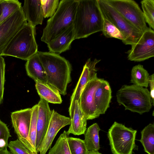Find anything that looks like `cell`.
Listing matches in <instances>:
<instances>
[{
  "mask_svg": "<svg viewBox=\"0 0 154 154\" xmlns=\"http://www.w3.org/2000/svg\"><path fill=\"white\" fill-rule=\"evenodd\" d=\"M100 80L101 79L97 78L89 81L81 95L79 105L87 120L93 119L100 116L97 112L95 104L94 95L96 89Z\"/></svg>",
  "mask_w": 154,
  "mask_h": 154,
  "instance_id": "obj_12",
  "label": "cell"
},
{
  "mask_svg": "<svg viewBox=\"0 0 154 154\" xmlns=\"http://www.w3.org/2000/svg\"><path fill=\"white\" fill-rule=\"evenodd\" d=\"M2 0H1L0 1V17L1 15V14H2V4L1 3V2H2Z\"/></svg>",
  "mask_w": 154,
  "mask_h": 154,
  "instance_id": "obj_38",
  "label": "cell"
},
{
  "mask_svg": "<svg viewBox=\"0 0 154 154\" xmlns=\"http://www.w3.org/2000/svg\"><path fill=\"white\" fill-rule=\"evenodd\" d=\"M75 39L73 24L47 44L49 52L59 54L68 50L70 48L72 42Z\"/></svg>",
  "mask_w": 154,
  "mask_h": 154,
  "instance_id": "obj_18",
  "label": "cell"
},
{
  "mask_svg": "<svg viewBox=\"0 0 154 154\" xmlns=\"http://www.w3.org/2000/svg\"><path fill=\"white\" fill-rule=\"evenodd\" d=\"M69 112L70 124L67 131L68 134L75 135L84 134L86 130L87 119L80 107L79 101L75 102L72 107L69 109Z\"/></svg>",
  "mask_w": 154,
  "mask_h": 154,
  "instance_id": "obj_16",
  "label": "cell"
},
{
  "mask_svg": "<svg viewBox=\"0 0 154 154\" xmlns=\"http://www.w3.org/2000/svg\"><path fill=\"white\" fill-rule=\"evenodd\" d=\"M97 2L102 17L112 23L122 33L123 43L131 45L137 43L143 32L123 17L105 0H97Z\"/></svg>",
  "mask_w": 154,
  "mask_h": 154,
  "instance_id": "obj_7",
  "label": "cell"
},
{
  "mask_svg": "<svg viewBox=\"0 0 154 154\" xmlns=\"http://www.w3.org/2000/svg\"><path fill=\"white\" fill-rule=\"evenodd\" d=\"M137 131L114 122L107 134L109 145L113 154H133L137 149L135 143Z\"/></svg>",
  "mask_w": 154,
  "mask_h": 154,
  "instance_id": "obj_6",
  "label": "cell"
},
{
  "mask_svg": "<svg viewBox=\"0 0 154 154\" xmlns=\"http://www.w3.org/2000/svg\"><path fill=\"white\" fill-rule=\"evenodd\" d=\"M32 108V112L29 128V137L30 141L32 145L35 149L37 133V119L38 108L37 104H35Z\"/></svg>",
  "mask_w": 154,
  "mask_h": 154,
  "instance_id": "obj_31",
  "label": "cell"
},
{
  "mask_svg": "<svg viewBox=\"0 0 154 154\" xmlns=\"http://www.w3.org/2000/svg\"><path fill=\"white\" fill-rule=\"evenodd\" d=\"M8 147L12 154H33L18 139L10 141Z\"/></svg>",
  "mask_w": 154,
  "mask_h": 154,
  "instance_id": "obj_32",
  "label": "cell"
},
{
  "mask_svg": "<svg viewBox=\"0 0 154 154\" xmlns=\"http://www.w3.org/2000/svg\"><path fill=\"white\" fill-rule=\"evenodd\" d=\"M37 53L45 69L47 83L60 94L66 95L68 85L72 81V67L69 61L57 54L38 51Z\"/></svg>",
  "mask_w": 154,
  "mask_h": 154,
  "instance_id": "obj_1",
  "label": "cell"
},
{
  "mask_svg": "<svg viewBox=\"0 0 154 154\" xmlns=\"http://www.w3.org/2000/svg\"><path fill=\"white\" fill-rule=\"evenodd\" d=\"M70 124V118L61 115L53 109L48 128L39 149L40 154H46L58 131Z\"/></svg>",
  "mask_w": 154,
  "mask_h": 154,
  "instance_id": "obj_13",
  "label": "cell"
},
{
  "mask_svg": "<svg viewBox=\"0 0 154 154\" xmlns=\"http://www.w3.org/2000/svg\"><path fill=\"white\" fill-rule=\"evenodd\" d=\"M112 97V91L109 83L101 79L94 95V103L99 115L105 113L109 107Z\"/></svg>",
  "mask_w": 154,
  "mask_h": 154,
  "instance_id": "obj_17",
  "label": "cell"
},
{
  "mask_svg": "<svg viewBox=\"0 0 154 154\" xmlns=\"http://www.w3.org/2000/svg\"><path fill=\"white\" fill-rule=\"evenodd\" d=\"M78 0H61L54 14L43 29L41 40L48 44L74 24Z\"/></svg>",
  "mask_w": 154,
  "mask_h": 154,
  "instance_id": "obj_3",
  "label": "cell"
},
{
  "mask_svg": "<svg viewBox=\"0 0 154 154\" xmlns=\"http://www.w3.org/2000/svg\"><path fill=\"white\" fill-rule=\"evenodd\" d=\"M100 129L97 123L90 126L84 134L85 141L88 150L91 152L98 151L100 149L99 131Z\"/></svg>",
  "mask_w": 154,
  "mask_h": 154,
  "instance_id": "obj_22",
  "label": "cell"
},
{
  "mask_svg": "<svg viewBox=\"0 0 154 154\" xmlns=\"http://www.w3.org/2000/svg\"><path fill=\"white\" fill-rule=\"evenodd\" d=\"M32 112V108L14 111L11 114V120L18 139L33 154H38L29 137Z\"/></svg>",
  "mask_w": 154,
  "mask_h": 154,
  "instance_id": "obj_10",
  "label": "cell"
},
{
  "mask_svg": "<svg viewBox=\"0 0 154 154\" xmlns=\"http://www.w3.org/2000/svg\"><path fill=\"white\" fill-rule=\"evenodd\" d=\"M67 140L71 154H88L89 151L84 140L79 138L67 137Z\"/></svg>",
  "mask_w": 154,
  "mask_h": 154,
  "instance_id": "obj_26",
  "label": "cell"
},
{
  "mask_svg": "<svg viewBox=\"0 0 154 154\" xmlns=\"http://www.w3.org/2000/svg\"><path fill=\"white\" fill-rule=\"evenodd\" d=\"M11 136L7 125L0 119V150L7 149L8 139Z\"/></svg>",
  "mask_w": 154,
  "mask_h": 154,
  "instance_id": "obj_33",
  "label": "cell"
},
{
  "mask_svg": "<svg viewBox=\"0 0 154 154\" xmlns=\"http://www.w3.org/2000/svg\"><path fill=\"white\" fill-rule=\"evenodd\" d=\"M22 8L27 21L34 27L42 25L43 17L40 0H25Z\"/></svg>",
  "mask_w": 154,
  "mask_h": 154,
  "instance_id": "obj_19",
  "label": "cell"
},
{
  "mask_svg": "<svg viewBox=\"0 0 154 154\" xmlns=\"http://www.w3.org/2000/svg\"><path fill=\"white\" fill-rule=\"evenodd\" d=\"M106 38H113L121 40L123 42L124 38L120 31L114 25L106 19L103 17L102 31Z\"/></svg>",
  "mask_w": 154,
  "mask_h": 154,
  "instance_id": "obj_28",
  "label": "cell"
},
{
  "mask_svg": "<svg viewBox=\"0 0 154 154\" xmlns=\"http://www.w3.org/2000/svg\"><path fill=\"white\" fill-rule=\"evenodd\" d=\"M101 60L95 58L91 60L89 58L84 65L83 69L77 84L70 98L69 108H71L76 100L79 101L81 95L85 87L90 81L97 78L96 64Z\"/></svg>",
  "mask_w": 154,
  "mask_h": 154,
  "instance_id": "obj_15",
  "label": "cell"
},
{
  "mask_svg": "<svg viewBox=\"0 0 154 154\" xmlns=\"http://www.w3.org/2000/svg\"><path fill=\"white\" fill-rule=\"evenodd\" d=\"M1 0H0V1H1Z\"/></svg>",
  "mask_w": 154,
  "mask_h": 154,
  "instance_id": "obj_39",
  "label": "cell"
},
{
  "mask_svg": "<svg viewBox=\"0 0 154 154\" xmlns=\"http://www.w3.org/2000/svg\"><path fill=\"white\" fill-rule=\"evenodd\" d=\"M128 59L140 62L154 57V31L150 27L144 32L138 42L127 52Z\"/></svg>",
  "mask_w": 154,
  "mask_h": 154,
  "instance_id": "obj_11",
  "label": "cell"
},
{
  "mask_svg": "<svg viewBox=\"0 0 154 154\" xmlns=\"http://www.w3.org/2000/svg\"><path fill=\"white\" fill-rule=\"evenodd\" d=\"M35 87L40 97L48 103L61 104L62 102L60 94L55 88L48 83L39 81H35Z\"/></svg>",
  "mask_w": 154,
  "mask_h": 154,
  "instance_id": "obj_21",
  "label": "cell"
},
{
  "mask_svg": "<svg viewBox=\"0 0 154 154\" xmlns=\"http://www.w3.org/2000/svg\"><path fill=\"white\" fill-rule=\"evenodd\" d=\"M37 133L35 149L39 150L43 141L52 115V110L50 109L48 103L42 98L37 104Z\"/></svg>",
  "mask_w": 154,
  "mask_h": 154,
  "instance_id": "obj_14",
  "label": "cell"
},
{
  "mask_svg": "<svg viewBox=\"0 0 154 154\" xmlns=\"http://www.w3.org/2000/svg\"><path fill=\"white\" fill-rule=\"evenodd\" d=\"M74 22L75 39L87 38L102 29L103 17L97 0H78Z\"/></svg>",
  "mask_w": 154,
  "mask_h": 154,
  "instance_id": "obj_2",
  "label": "cell"
},
{
  "mask_svg": "<svg viewBox=\"0 0 154 154\" xmlns=\"http://www.w3.org/2000/svg\"><path fill=\"white\" fill-rule=\"evenodd\" d=\"M88 154H102L99 152L98 151L97 152H91L90 151Z\"/></svg>",
  "mask_w": 154,
  "mask_h": 154,
  "instance_id": "obj_37",
  "label": "cell"
},
{
  "mask_svg": "<svg viewBox=\"0 0 154 154\" xmlns=\"http://www.w3.org/2000/svg\"><path fill=\"white\" fill-rule=\"evenodd\" d=\"M69 135L64 131L56 141L54 145L50 149L48 154H71L67 140Z\"/></svg>",
  "mask_w": 154,
  "mask_h": 154,
  "instance_id": "obj_25",
  "label": "cell"
},
{
  "mask_svg": "<svg viewBox=\"0 0 154 154\" xmlns=\"http://www.w3.org/2000/svg\"><path fill=\"white\" fill-rule=\"evenodd\" d=\"M5 64L4 59L0 56V104L3 102L5 81Z\"/></svg>",
  "mask_w": 154,
  "mask_h": 154,
  "instance_id": "obj_34",
  "label": "cell"
},
{
  "mask_svg": "<svg viewBox=\"0 0 154 154\" xmlns=\"http://www.w3.org/2000/svg\"><path fill=\"white\" fill-rule=\"evenodd\" d=\"M149 73L143 66L139 64L132 69L131 82L135 85L146 88L149 85Z\"/></svg>",
  "mask_w": 154,
  "mask_h": 154,
  "instance_id": "obj_24",
  "label": "cell"
},
{
  "mask_svg": "<svg viewBox=\"0 0 154 154\" xmlns=\"http://www.w3.org/2000/svg\"><path fill=\"white\" fill-rule=\"evenodd\" d=\"M116 97L118 103L125 110L140 114L149 112L152 107L150 92L146 88L124 85L117 91Z\"/></svg>",
  "mask_w": 154,
  "mask_h": 154,
  "instance_id": "obj_5",
  "label": "cell"
},
{
  "mask_svg": "<svg viewBox=\"0 0 154 154\" xmlns=\"http://www.w3.org/2000/svg\"><path fill=\"white\" fill-rule=\"evenodd\" d=\"M140 3L146 22L149 27L154 29V0H143Z\"/></svg>",
  "mask_w": 154,
  "mask_h": 154,
  "instance_id": "obj_29",
  "label": "cell"
},
{
  "mask_svg": "<svg viewBox=\"0 0 154 154\" xmlns=\"http://www.w3.org/2000/svg\"><path fill=\"white\" fill-rule=\"evenodd\" d=\"M105 1L123 17L142 32L148 29L143 11L134 1Z\"/></svg>",
  "mask_w": 154,
  "mask_h": 154,
  "instance_id": "obj_8",
  "label": "cell"
},
{
  "mask_svg": "<svg viewBox=\"0 0 154 154\" xmlns=\"http://www.w3.org/2000/svg\"><path fill=\"white\" fill-rule=\"evenodd\" d=\"M148 83L150 88V94L151 101L152 106L154 105V74L149 75Z\"/></svg>",
  "mask_w": 154,
  "mask_h": 154,
  "instance_id": "obj_35",
  "label": "cell"
},
{
  "mask_svg": "<svg viewBox=\"0 0 154 154\" xmlns=\"http://www.w3.org/2000/svg\"><path fill=\"white\" fill-rule=\"evenodd\" d=\"M2 12L0 23L21 6V3L17 0H2L1 2Z\"/></svg>",
  "mask_w": 154,
  "mask_h": 154,
  "instance_id": "obj_27",
  "label": "cell"
},
{
  "mask_svg": "<svg viewBox=\"0 0 154 154\" xmlns=\"http://www.w3.org/2000/svg\"><path fill=\"white\" fill-rule=\"evenodd\" d=\"M25 68L27 75L35 81L47 83L45 69L37 53L27 60Z\"/></svg>",
  "mask_w": 154,
  "mask_h": 154,
  "instance_id": "obj_20",
  "label": "cell"
},
{
  "mask_svg": "<svg viewBox=\"0 0 154 154\" xmlns=\"http://www.w3.org/2000/svg\"><path fill=\"white\" fill-rule=\"evenodd\" d=\"M0 154H12L7 149L0 150Z\"/></svg>",
  "mask_w": 154,
  "mask_h": 154,
  "instance_id": "obj_36",
  "label": "cell"
},
{
  "mask_svg": "<svg viewBox=\"0 0 154 154\" xmlns=\"http://www.w3.org/2000/svg\"><path fill=\"white\" fill-rule=\"evenodd\" d=\"M59 0H41L43 17H52L55 13L59 5Z\"/></svg>",
  "mask_w": 154,
  "mask_h": 154,
  "instance_id": "obj_30",
  "label": "cell"
},
{
  "mask_svg": "<svg viewBox=\"0 0 154 154\" xmlns=\"http://www.w3.org/2000/svg\"><path fill=\"white\" fill-rule=\"evenodd\" d=\"M139 141L142 144L145 152L148 154H154V125L150 123L141 131Z\"/></svg>",
  "mask_w": 154,
  "mask_h": 154,
  "instance_id": "obj_23",
  "label": "cell"
},
{
  "mask_svg": "<svg viewBox=\"0 0 154 154\" xmlns=\"http://www.w3.org/2000/svg\"><path fill=\"white\" fill-rule=\"evenodd\" d=\"M27 21L22 7L0 23V56Z\"/></svg>",
  "mask_w": 154,
  "mask_h": 154,
  "instance_id": "obj_9",
  "label": "cell"
},
{
  "mask_svg": "<svg viewBox=\"0 0 154 154\" xmlns=\"http://www.w3.org/2000/svg\"><path fill=\"white\" fill-rule=\"evenodd\" d=\"M35 34V27L27 22L14 37L1 56L27 60L38 51Z\"/></svg>",
  "mask_w": 154,
  "mask_h": 154,
  "instance_id": "obj_4",
  "label": "cell"
}]
</instances>
